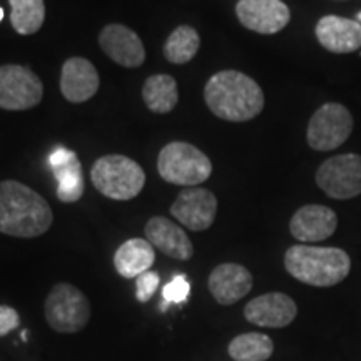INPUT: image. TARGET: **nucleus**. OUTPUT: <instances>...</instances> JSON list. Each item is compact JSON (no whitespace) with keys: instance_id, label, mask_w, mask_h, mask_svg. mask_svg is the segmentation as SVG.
Returning a JSON list of instances; mask_svg holds the SVG:
<instances>
[{"instance_id":"f257e3e1","label":"nucleus","mask_w":361,"mask_h":361,"mask_svg":"<svg viewBox=\"0 0 361 361\" xmlns=\"http://www.w3.org/2000/svg\"><path fill=\"white\" fill-rule=\"evenodd\" d=\"M204 101L216 117L229 123H246L264 107L263 89L239 71H221L207 80Z\"/></svg>"},{"instance_id":"f03ea898","label":"nucleus","mask_w":361,"mask_h":361,"mask_svg":"<svg viewBox=\"0 0 361 361\" xmlns=\"http://www.w3.org/2000/svg\"><path fill=\"white\" fill-rule=\"evenodd\" d=\"M54 214L49 202L19 180L0 183V233L13 238H37L49 231Z\"/></svg>"},{"instance_id":"7ed1b4c3","label":"nucleus","mask_w":361,"mask_h":361,"mask_svg":"<svg viewBox=\"0 0 361 361\" xmlns=\"http://www.w3.org/2000/svg\"><path fill=\"white\" fill-rule=\"evenodd\" d=\"M284 268L298 281L316 288H329L346 279L351 259L348 252L340 247L296 245L284 255Z\"/></svg>"},{"instance_id":"20e7f679","label":"nucleus","mask_w":361,"mask_h":361,"mask_svg":"<svg viewBox=\"0 0 361 361\" xmlns=\"http://www.w3.org/2000/svg\"><path fill=\"white\" fill-rule=\"evenodd\" d=\"M90 180L102 196L116 201H129L142 191L146 174L130 157L109 154L94 162Z\"/></svg>"},{"instance_id":"39448f33","label":"nucleus","mask_w":361,"mask_h":361,"mask_svg":"<svg viewBox=\"0 0 361 361\" xmlns=\"http://www.w3.org/2000/svg\"><path fill=\"white\" fill-rule=\"evenodd\" d=\"M157 171L166 183L178 186H197L209 179L213 164L204 152L189 142H169L161 149Z\"/></svg>"},{"instance_id":"423d86ee","label":"nucleus","mask_w":361,"mask_h":361,"mask_svg":"<svg viewBox=\"0 0 361 361\" xmlns=\"http://www.w3.org/2000/svg\"><path fill=\"white\" fill-rule=\"evenodd\" d=\"M45 319L57 333H78L90 319L87 296L69 283H59L49 293L44 305Z\"/></svg>"},{"instance_id":"0eeeda50","label":"nucleus","mask_w":361,"mask_h":361,"mask_svg":"<svg viewBox=\"0 0 361 361\" xmlns=\"http://www.w3.org/2000/svg\"><path fill=\"white\" fill-rule=\"evenodd\" d=\"M353 130V116L343 104H323L310 119L306 139L311 149L328 152L340 147Z\"/></svg>"},{"instance_id":"6e6552de","label":"nucleus","mask_w":361,"mask_h":361,"mask_svg":"<svg viewBox=\"0 0 361 361\" xmlns=\"http://www.w3.org/2000/svg\"><path fill=\"white\" fill-rule=\"evenodd\" d=\"M44 85L29 67L7 64L0 67V109L27 111L39 106Z\"/></svg>"},{"instance_id":"1a4fd4ad","label":"nucleus","mask_w":361,"mask_h":361,"mask_svg":"<svg viewBox=\"0 0 361 361\" xmlns=\"http://www.w3.org/2000/svg\"><path fill=\"white\" fill-rule=\"evenodd\" d=\"M316 184L333 200H353L361 194V156L329 157L316 171Z\"/></svg>"},{"instance_id":"9d476101","label":"nucleus","mask_w":361,"mask_h":361,"mask_svg":"<svg viewBox=\"0 0 361 361\" xmlns=\"http://www.w3.org/2000/svg\"><path fill=\"white\" fill-rule=\"evenodd\" d=\"M218 213V200L202 188H189L179 192L171 206V214L191 231H206L213 226Z\"/></svg>"},{"instance_id":"9b49d317","label":"nucleus","mask_w":361,"mask_h":361,"mask_svg":"<svg viewBox=\"0 0 361 361\" xmlns=\"http://www.w3.org/2000/svg\"><path fill=\"white\" fill-rule=\"evenodd\" d=\"M236 16L246 29L264 35L283 30L291 19L290 8L283 0H239Z\"/></svg>"},{"instance_id":"f8f14e48","label":"nucleus","mask_w":361,"mask_h":361,"mask_svg":"<svg viewBox=\"0 0 361 361\" xmlns=\"http://www.w3.org/2000/svg\"><path fill=\"white\" fill-rule=\"evenodd\" d=\"M99 45L116 64L128 67V69L142 66V62L146 61L142 40L133 29L123 24H109L104 27L99 35Z\"/></svg>"},{"instance_id":"ddd939ff","label":"nucleus","mask_w":361,"mask_h":361,"mask_svg":"<svg viewBox=\"0 0 361 361\" xmlns=\"http://www.w3.org/2000/svg\"><path fill=\"white\" fill-rule=\"evenodd\" d=\"M54 178L57 180V197L62 202H78L84 196V171L78 154L64 146H57L49 154Z\"/></svg>"},{"instance_id":"4468645a","label":"nucleus","mask_w":361,"mask_h":361,"mask_svg":"<svg viewBox=\"0 0 361 361\" xmlns=\"http://www.w3.org/2000/svg\"><path fill=\"white\" fill-rule=\"evenodd\" d=\"M296 314V303L284 293H266L245 306V318L261 328H284Z\"/></svg>"},{"instance_id":"2eb2a0df","label":"nucleus","mask_w":361,"mask_h":361,"mask_svg":"<svg viewBox=\"0 0 361 361\" xmlns=\"http://www.w3.org/2000/svg\"><path fill=\"white\" fill-rule=\"evenodd\" d=\"M338 226V216L331 207L308 204L293 214L290 231L301 243H319L333 236Z\"/></svg>"},{"instance_id":"dca6fc26","label":"nucleus","mask_w":361,"mask_h":361,"mask_svg":"<svg viewBox=\"0 0 361 361\" xmlns=\"http://www.w3.org/2000/svg\"><path fill=\"white\" fill-rule=\"evenodd\" d=\"M101 85L97 69L84 57H71L62 66L61 90L69 102L82 104L96 96Z\"/></svg>"},{"instance_id":"f3484780","label":"nucleus","mask_w":361,"mask_h":361,"mask_svg":"<svg viewBox=\"0 0 361 361\" xmlns=\"http://www.w3.org/2000/svg\"><path fill=\"white\" fill-rule=\"evenodd\" d=\"M207 286L219 305L231 306L251 291L252 276L245 266L224 263L213 269L207 279Z\"/></svg>"},{"instance_id":"a211bd4d","label":"nucleus","mask_w":361,"mask_h":361,"mask_svg":"<svg viewBox=\"0 0 361 361\" xmlns=\"http://www.w3.org/2000/svg\"><path fill=\"white\" fill-rule=\"evenodd\" d=\"M316 39L333 54H350L361 47V24L345 17L326 16L316 24Z\"/></svg>"},{"instance_id":"6ab92c4d","label":"nucleus","mask_w":361,"mask_h":361,"mask_svg":"<svg viewBox=\"0 0 361 361\" xmlns=\"http://www.w3.org/2000/svg\"><path fill=\"white\" fill-rule=\"evenodd\" d=\"M146 239L152 246L164 252L169 258L178 261H188L192 258L194 246L191 239L183 228L168 218L156 216L151 218L146 224Z\"/></svg>"},{"instance_id":"aec40b11","label":"nucleus","mask_w":361,"mask_h":361,"mask_svg":"<svg viewBox=\"0 0 361 361\" xmlns=\"http://www.w3.org/2000/svg\"><path fill=\"white\" fill-rule=\"evenodd\" d=\"M154 246L142 238H133L119 246L114 255L116 271L123 278H137L154 264Z\"/></svg>"},{"instance_id":"412c9836","label":"nucleus","mask_w":361,"mask_h":361,"mask_svg":"<svg viewBox=\"0 0 361 361\" xmlns=\"http://www.w3.org/2000/svg\"><path fill=\"white\" fill-rule=\"evenodd\" d=\"M142 99L149 111L156 114H168L178 106V82L168 74L151 75L142 85Z\"/></svg>"},{"instance_id":"4be33fe9","label":"nucleus","mask_w":361,"mask_h":361,"mask_svg":"<svg viewBox=\"0 0 361 361\" xmlns=\"http://www.w3.org/2000/svg\"><path fill=\"white\" fill-rule=\"evenodd\" d=\"M274 351V343L263 333H243L228 346V355L234 361H266Z\"/></svg>"},{"instance_id":"5701e85b","label":"nucleus","mask_w":361,"mask_h":361,"mask_svg":"<svg viewBox=\"0 0 361 361\" xmlns=\"http://www.w3.org/2000/svg\"><path fill=\"white\" fill-rule=\"evenodd\" d=\"M200 34L191 25H179L164 44V57L173 64H188L200 51Z\"/></svg>"},{"instance_id":"b1692460","label":"nucleus","mask_w":361,"mask_h":361,"mask_svg":"<svg viewBox=\"0 0 361 361\" xmlns=\"http://www.w3.org/2000/svg\"><path fill=\"white\" fill-rule=\"evenodd\" d=\"M11 4V22L13 30L20 35H32L42 27L45 20L44 0H8Z\"/></svg>"},{"instance_id":"393cba45","label":"nucleus","mask_w":361,"mask_h":361,"mask_svg":"<svg viewBox=\"0 0 361 361\" xmlns=\"http://www.w3.org/2000/svg\"><path fill=\"white\" fill-rule=\"evenodd\" d=\"M159 286V274L156 271H146L141 276L135 278V298L141 303H147Z\"/></svg>"},{"instance_id":"a878e982","label":"nucleus","mask_w":361,"mask_h":361,"mask_svg":"<svg viewBox=\"0 0 361 361\" xmlns=\"http://www.w3.org/2000/svg\"><path fill=\"white\" fill-rule=\"evenodd\" d=\"M189 291H191V284L188 283L186 276H176L173 281L168 283L162 290L166 303H184L188 300Z\"/></svg>"},{"instance_id":"bb28decb","label":"nucleus","mask_w":361,"mask_h":361,"mask_svg":"<svg viewBox=\"0 0 361 361\" xmlns=\"http://www.w3.org/2000/svg\"><path fill=\"white\" fill-rule=\"evenodd\" d=\"M20 326V316L12 306L0 305V336H6Z\"/></svg>"},{"instance_id":"cd10ccee","label":"nucleus","mask_w":361,"mask_h":361,"mask_svg":"<svg viewBox=\"0 0 361 361\" xmlns=\"http://www.w3.org/2000/svg\"><path fill=\"white\" fill-rule=\"evenodd\" d=\"M2 19H4V8L0 7V22H2Z\"/></svg>"},{"instance_id":"c85d7f7f","label":"nucleus","mask_w":361,"mask_h":361,"mask_svg":"<svg viewBox=\"0 0 361 361\" xmlns=\"http://www.w3.org/2000/svg\"><path fill=\"white\" fill-rule=\"evenodd\" d=\"M358 20H360V22H361V12H360V13H358Z\"/></svg>"}]
</instances>
